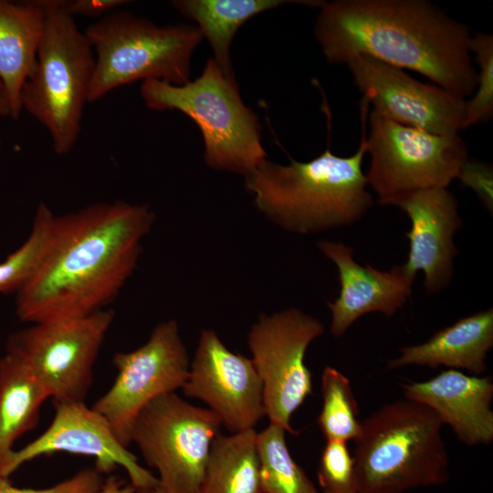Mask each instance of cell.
Segmentation results:
<instances>
[{
  "label": "cell",
  "mask_w": 493,
  "mask_h": 493,
  "mask_svg": "<svg viewBox=\"0 0 493 493\" xmlns=\"http://www.w3.org/2000/svg\"><path fill=\"white\" fill-rule=\"evenodd\" d=\"M154 219L148 205L123 201L55 215L47 251L16 293L18 319L52 322L106 309L135 270Z\"/></svg>",
  "instance_id": "1"
},
{
  "label": "cell",
  "mask_w": 493,
  "mask_h": 493,
  "mask_svg": "<svg viewBox=\"0 0 493 493\" xmlns=\"http://www.w3.org/2000/svg\"><path fill=\"white\" fill-rule=\"evenodd\" d=\"M319 8L314 35L330 64L367 56L465 100L475 92L470 30L430 1L334 0Z\"/></svg>",
  "instance_id": "2"
},
{
  "label": "cell",
  "mask_w": 493,
  "mask_h": 493,
  "mask_svg": "<svg viewBox=\"0 0 493 493\" xmlns=\"http://www.w3.org/2000/svg\"><path fill=\"white\" fill-rule=\"evenodd\" d=\"M365 133L347 157L327 148L309 162L267 160L245 176V187L257 208L286 231L309 235L350 226L373 205L362 172Z\"/></svg>",
  "instance_id": "3"
},
{
  "label": "cell",
  "mask_w": 493,
  "mask_h": 493,
  "mask_svg": "<svg viewBox=\"0 0 493 493\" xmlns=\"http://www.w3.org/2000/svg\"><path fill=\"white\" fill-rule=\"evenodd\" d=\"M443 423L426 405L404 398L362 421L355 441L357 493H404L449 478Z\"/></svg>",
  "instance_id": "4"
},
{
  "label": "cell",
  "mask_w": 493,
  "mask_h": 493,
  "mask_svg": "<svg viewBox=\"0 0 493 493\" xmlns=\"http://www.w3.org/2000/svg\"><path fill=\"white\" fill-rule=\"evenodd\" d=\"M46 16L36 62L21 89L22 110L49 132L55 153L79 139L95 68L93 48L61 0H43Z\"/></svg>",
  "instance_id": "5"
},
{
  "label": "cell",
  "mask_w": 493,
  "mask_h": 493,
  "mask_svg": "<svg viewBox=\"0 0 493 493\" xmlns=\"http://www.w3.org/2000/svg\"><path fill=\"white\" fill-rule=\"evenodd\" d=\"M140 94L147 108L181 111L198 126L209 167L245 177L267 160L258 117L243 102L236 79L227 78L213 58L194 80L173 85L146 79Z\"/></svg>",
  "instance_id": "6"
},
{
  "label": "cell",
  "mask_w": 493,
  "mask_h": 493,
  "mask_svg": "<svg viewBox=\"0 0 493 493\" xmlns=\"http://www.w3.org/2000/svg\"><path fill=\"white\" fill-rule=\"evenodd\" d=\"M84 33L95 55L89 102L140 79L187 83L192 56L203 39L196 26H158L122 10L91 24Z\"/></svg>",
  "instance_id": "7"
},
{
  "label": "cell",
  "mask_w": 493,
  "mask_h": 493,
  "mask_svg": "<svg viewBox=\"0 0 493 493\" xmlns=\"http://www.w3.org/2000/svg\"><path fill=\"white\" fill-rule=\"evenodd\" d=\"M368 186L383 205H394L412 193L447 188L468 160L465 141L403 125L371 111L365 135Z\"/></svg>",
  "instance_id": "8"
},
{
  "label": "cell",
  "mask_w": 493,
  "mask_h": 493,
  "mask_svg": "<svg viewBox=\"0 0 493 493\" xmlns=\"http://www.w3.org/2000/svg\"><path fill=\"white\" fill-rule=\"evenodd\" d=\"M221 426V420L210 409L170 393L140 412L131 429V443L146 464L156 469L166 493H199L211 446Z\"/></svg>",
  "instance_id": "9"
},
{
  "label": "cell",
  "mask_w": 493,
  "mask_h": 493,
  "mask_svg": "<svg viewBox=\"0 0 493 493\" xmlns=\"http://www.w3.org/2000/svg\"><path fill=\"white\" fill-rule=\"evenodd\" d=\"M114 315L106 309L77 319L32 323L9 335L5 353L32 372L54 403L84 402Z\"/></svg>",
  "instance_id": "10"
},
{
  "label": "cell",
  "mask_w": 493,
  "mask_h": 493,
  "mask_svg": "<svg viewBox=\"0 0 493 493\" xmlns=\"http://www.w3.org/2000/svg\"><path fill=\"white\" fill-rule=\"evenodd\" d=\"M324 331L320 320L290 308L261 314L247 335L250 359L263 383L266 416L290 434H297L290 424L293 414L313 393L306 351Z\"/></svg>",
  "instance_id": "11"
},
{
  "label": "cell",
  "mask_w": 493,
  "mask_h": 493,
  "mask_svg": "<svg viewBox=\"0 0 493 493\" xmlns=\"http://www.w3.org/2000/svg\"><path fill=\"white\" fill-rule=\"evenodd\" d=\"M112 363L117 376L92 408L109 423L117 439L129 447L140 412L155 398L182 389L187 380L190 360L177 321L161 322L144 344L114 354Z\"/></svg>",
  "instance_id": "12"
},
{
  "label": "cell",
  "mask_w": 493,
  "mask_h": 493,
  "mask_svg": "<svg viewBox=\"0 0 493 493\" xmlns=\"http://www.w3.org/2000/svg\"><path fill=\"white\" fill-rule=\"evenodd\" d=\"M347 66L377 115L436 135L462 131L467 100L371 57H355Z\"/></svg>",
  "instance_id": "13"
},
{
  "label": "cell",
  "mask_w": 493,
  "mask_h": 493,
  "mask_svg": "<svg viewBox=\"0 0 493 493\" xmlns=\"http://www.w3.org/2000/svg\"><path fill=\"white\" fill-rule=\"evenodd\" d=\"M182 390L205 403L232 434L254 429L266 416L263 383L252 360L230 351L214 330L201 331Z\"/></svg>",
  "instance_id": "14"
},
{
  "label": "cell",
  "mask_w": 493,
  "mask_h": 493,
  "mask_svg": "<svg viewBox=\"0 0 493 493\" xmlns=\"http://www.w3.org/2000/svg\"><path fill=\"white\" fill-rule=\"evenodd\" d=\"M54 417L46 431L0 463V477H9L23 464L39 456L68 452L93 456L95 468L101 474L118 467L124 468L135 489L160 485L158 478L117 439L109 423L85 402L54 403Z\"/></svg>",
  "instance_id": "15"
},
{
  "label": "cell",
  "mask_w": 493,
  "mask_h": 493,
  "mask_svg": "<svg viewBox=\"0 0 493 493\" xmlns=\"http://www.w3.org/2000/svg\"><path fill=\"white\" fill-rule=\"evenodd\" d=\"M394 205L411 222L404 267L414 277L418 271L424 272L427 292H440L452 281L454 260L458 254L454 237L463 222L456 198L447 188L437 187L412 193Z\"/></svg>",
  "instance_id": "16"
},
{
  "label": "cell",
  "mask_w": 493,
  "mask_h": 493,
  "mask_svg": "<svg viewBox=\"0 0 493 493\" xmlns=\"http://www.w3.org/2000/svg\"><path fill=\"white\" fill-rule=\"evenodd\" d=\"M320 252L337 267L340 294L328 302L331 312L330 334L339 338L362 316L378 312L391 317L404 307L412 295L415 277L404 265L381 271L354 260L351 246L341 242L320 241Z\"/></svg>",
  "instance_id": "17"
},
{
  "label": "cell",
  "mask_w": 493,
  "mask_h": 493,
  "mask_svg": "<svg viewBox=\"0 0 493 493\" xmlns=\"http://www.w3.org/2000/svg\"><path fill=\"white\" fill-rule=\"evenodd\" d=\"M404 397L432 409L468 446L493 440V382L456 369L425 381L402 384Z\"/></svg>",
  "instance_id": "18"
},
{
  "label": "cell",
  "mask_w": 493,
  "mask_h": 493,
  "mask_svg": "<svg viewBox=\"0 0 493 493\" xmlns=\"http://www.w3.org/2000/svg\"><path fill=\"white\" fill-rule=\"evenodd\" d=\"M492 346L493 309H488L459 319L425 342L401 348L387 368L446 366L479 376L488 369L486 359Z\"/></svg>",
  "instance_id": "19"
},
{
  "label": "cell",
  "mask_w": 493,
  "mask_h": 493,
  "mask_svg": "<svg viewBox=\"0 0 493 493\" xmlns=\"http://www.w3.org/2000/svg\"><path fill=\"white\" fill-rule=\"evenodd\" d=\"M45 16L43 0H0V80L14 121L20 118L21 89L36 62Z\"/></svg>",
  "instance_id": "20"
},
{
  "label": "cell",
  "mask_w": 493,
  "mask_h": 493,
  "mask_svg": "<svg viewBox=\"0 0 493 493\" xmlns=\"http://www.w3.org/2000/svg\"><path fill=\"white\" fill-rule=\"evenodd\" d=\"M286 3L320 7L315 0H174L172 5L194 21L213 50L214 60L229 79H235L231 43L238 28L253 16Z\"/></svg>",
  "instance_id": "21"
},
{
  "label": "cell",
  "mask_w": 493,
  "mask_h": 493,
  "mask_svg": "<svg viewBox=\"0 0 493 493\" xmlns=\"http://www.w3.org/2000/svg\"><path fill=\"white\" fill-rule=\"evenodd\" d=\"M49 395L41 383L16 358L0 357V463L15 442L34 429L43 403Z\"/></svg>",
  "instance_id": "22"
},
{
  "label": "cell",
  "mask_w": 493,
  "mask_h": 493,
  "mask_svg": "<svg viewBox=\"0 0 493 493\" xmlns=\"http://www.w3.org/2000/svg\"><path fill=\"white\" fill-rule=\"evenodd\" d=\"M256 429L215 438L199 493H262Z\"/></svg>",
  "instance_id": "23"
},
{
  "label": "cell",
  "mask_w": 493,
  "mask_h": 493,
  "mask_svg": "<svg viewBox=\"0 0 493 493\" xmlns=\"http://www.w3.org/2000/svg\"><path fill=\"white\" fill-rule=\"evenodd\" d=\"M286 430L276 424L257 434L262 493H320L288 448Z\"/></svg>",
  "instance_id": "24"
},
{
  "label": "cell",
  "mask_w": 493,
  "mask_h": 493,
  "mask_svg": "<svg viewBox=\"0 0 493 493\" xmlns=\"http://www.w3.org/2000/svg\"><path fill=\"white\" fill-rule=\"evenodd\" d=\"M322 407L318 425L326 440L348 442L361 433L362 421L349 379L326 366L321 374Z\"/></svg>",
  "instance_id": "25"
},
{
  "label": "cell",
  "mask_w": 493,
  "mask_h": 493,
  "mask_svg": "<svg viewBox=\"0 0 493 493\" xmlns=\"http://www.w3.org/2000/svg\"><path fill=\"white\" fill-rule=\"evenodd\" d=\"M55 215L39 203L26 241L0 262V293H17L41 264L50 243Z\"/></svg>",
  "instance_id": "26"
},
{
  "label": "cell",
  "mask_w": 493,
  "mask_h": 493,
  "mask_svg": "<svg viewBox=\"0 0 493 493\" xmlns=\"http://www.w3.org/2000/svg\"><path fill=\"white\" fill-rule=\"evenodd\" d=\"M469 48L478 64L476 92L466 100L462 131L485 122L493 115V36L477 33L472 36Z\"/></svg>",
  "instance_id": "27"
},
{
  "label": "cell",
  "mask_w": 493,
  "mask_h": 493,
  "mask_svg": "<svg viewBox=\"0 0 493 493\" xmlns=\"http://www.w3.org/2000/svg\"><path fill=\"white\" fill-rule=\"evenodd\" d=\"M318 479L322 492L357 493L354 458L347 442L326 440L320 458Z\"/></svg>",
  "instance_id": "28"
},
{
  "label": "cell",
  "mask_w": 493,
  "mask_h": 493,
  "mask_svg": "<svg viewBox=\"0 0 493 493\" xmlns=\"http://www.w3.org/2000/svg\"><path fill=\"white\" fill-rule=\"evenodd\" d=\"M101 473L87 468L56 485L44 488H16L8 477H0V493H98L103 485Z\"/></svg>",
  "instance_id": "29"
},
{
  "label": "cell",
  "mask_w": 493,
  "mask_h": 493,
  "mask_svg": "<svg viewBox=\"0 0 493 493\" xmlns=\"http://www.w3.org/2000/svg\"><path fill=\"white\" fill-rule=\"evenodd\" d=\"M456 179L463 185L471 188L484 206L492 212L493 171L491 165L467 160Z\"/></svg>",
  "instance_id": "30"
},
{
  "label": "cell",
  "mask_w": 493,
  "mask_h": 493,
  "mask_svg": "<svg viewBox=\"0 0 493 493\" xmlns=\"http://www.w3.org/2000/svg\"><path fill=\"white\" fill-rule=\"evenodd\" d=\"M127 0H61V5L70 16H84L94 18L118 10L121 5H127Z\"/></svg>",
  "instance_id": "31"
},
{
  "label": "cell",
  "mask_w": 493,
  "mask_h": 493,
  "mask_svg": "<svg viewBox=\"0 0 493 493\" xmlns=\"http://www.w3.org/2000/svg\"><path fill=\"white\" fill-rule=\"evenodd\" d=\"M134 487L131 483H126L114 476H110L104 480L103 485L98 493H133Z\"/></svg>",
  "instance_id": "32"
},
{
  "label": "cell",
  "mask_w": 493,
  "mask_h": 493,
  "mask_svg": "<svg viewBox=\"0 0 493 493\" xmlns=\"http://www.w3.org/2000/svg\"><path fill=\"white\" fill-rule=\"evenodd\" d=\"M0 116H9V105L4 86L0 80Z\"/></svg>",
  "instance_id": "33"
},
{
  "label": "cell",
  "mask_w": 493,
  "mask_h": 493,
  "mask_svg": "<svg viewBox=\"0 0 493 493\" xmlns=\"http://www.w3.org/2000/svg\"><path fill=\"white\" fill-rule=\"evenodd\" d=\"M133 493H166L161 486H157L154 488H149L144 489H135Z\"/></svg>",
  "instance_id": "34"
},
{
  "label": "cell",
  "mask_w": 493,
  "mask_h": 493,
  "mask_svg": "<svg viewBox=\"0 0 493 493\" xmlns=\"http://www.w3.org/2000/svg\"><path fill=\"white\" fill-rule=\"evenodd\" d=\"M1 145H2V142H1V139H0V148H1Z\"/></svg>",
  "instance_id": "35"
},
{
  "label": "cell",
  "mask_w": 493,
  "mask_h": 493,
  "mask_svg": "<svg viewBox=\"0 0 493 493\" xmlns=\"http://www.w3.org/2000/svg\"><path fill=\"white\" fill-rule=\"evenodd\" d=\"M322 493H326V492H322Z\"/></svg>",
  "instance_id": "36"
}]
</instances>
